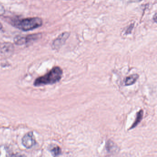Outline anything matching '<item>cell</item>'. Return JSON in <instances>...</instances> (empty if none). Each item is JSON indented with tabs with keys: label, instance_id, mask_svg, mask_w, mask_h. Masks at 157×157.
<instances>
[{
	"label": "cell",
	"instance_id": "cell-1",
	"mask_svg": "<svg viewBox=\"0 0 157 157\" xmlns=\"http://www.w3.org/2000/svg\"><path fill=\"white\" fill-rule=\"evenodd\" d=\"M62 74V70L60 67H53L48 73L37 78L34 85L35 86H41L57 83L61 80Z\"/></svg>",
	"mask_w": 157,
	"mask_h": 157
},
{
	"label": "cell",
	"instance_id": "cell-3",
	"mask_svg": "<svg viewBox=\"0 0 157 157\" xmlns=\"http://www.w3.org/2000/svg\"><path fill=\"white\" fill-rule=\"evenodd\" d=\"M41 36V34L40 33L31 34V35H28L26 36H18L15 38L14 41L16 45H23L27 43L33 42L40 38Z\"/></svg>",
	"mask_w": 157,
	"mask_h": 157
},
{
	"label": "cell",
	"instance_id": "cell-2",
	"mask_svg": "<svg viewBox=\"0 0 157 157\" xmlns=\"http://www.w3.org/2000/svg\"><path fill=\"white\" fill-rule=\"evenodd\" d=\"M42 25V19L39 17L24 18L16 20L14 23L15 27L24 31L33 30L41 26Z\"/></svg>",
	"mask_w": 157,
	"mask_h": 157
},
{
	"label": "cell",
	"instance_id": "cell-4",
	"mask_svg": "<svg viewBox=\"0 0 157 157\" xmlns=\"http://www.w3.org/2000/svg\"><path fill=\"white\" fill-rule=\"evenodd\" d=\"M70 36L69 32H64L60 35L57 38L55 39L53 42V49L54 50L59 49L65 43L66 40Z\"/></svg>",
	"mask_w": 157,
	"mask_h": 157
},
{
	"label": "cell",
	"instance_id": "cell-5",
	"mask_svg": "<svg viewBox=\"0 0 157 157\" xmlns=\"http://www.w3.org/2000/svg\"><path fill=\"white\" fill-rule=\"evenodd\" d=\"M22 144L28 149L31 148L36 144V140L33 135V132H29L26 134L22 139Z\"/></svg>",
	"mask_w": 157,
	"mask_h": 157
},
{
	"label": "cell",
	"instance_id": "cell-14",
	"mask_svg": "<svg viewBox=\"0 0 157 157\" xmlns=\"http://www.w3.org/2000/svg\"><path fill=\"white\" fill-rule=\"evenodd\" d=\"M154 19L155 20V22H156L157 21V14L156 13H155V17L154 18Z\"/></svg>",
	"mask_w": 157,
	"mask_h": 157
},
{
	"label": "cell",
	"instance_id": "cell-10",
	"mask_svg": "<svg viewBox=\"0 0 157 157\" xmlns=\"http://www.w3.org/2000/svg\"><path fill=\"white\" fill-rule=\"evenodd\" d=\"M106 149L109 153L116 151V146L114 143L111 141H108L106 145Z\"/></svg>",
	"mask_w": 157,
	"mask_h": 157
},
{
	"label": "cell",
	"instance_id": "cell-13",
	"mask_svg": "<svg viewBox=\"0 0 157 157\" xmlns=\"http://www.w3.org/2000/svg\"><path fill=\"white\" fill-rule=\"evenodd\" d=\"M10 157H26L25 155L20 154H13Z\"/></svg>",
	"mask_w": 157,
	"mask_h": 157
},
{
	"label": "cell",
	"instance_id": "cell-11",
	"mask_svg": "<svg viewBox=\"0 0 157 157\" xmlns=\"http://www.w3.org/2000/svg\"><path fill=\"white\" fill-rule=\"evenodd\" d=\"M143 0H124L125 2L127 3H137L141 2Z\"/></svg>",
	"mask_w": 157,
	"mask_h": 157
},
{
	"label": "cell",
	"instance_id": "cell-12",
	"mask_svg": "<svg viewBox=\"0 0 157 157\" xmlns=\"http://www.w3.org/2000/svg\"><path fill=\"white\" fill-rule=\"evenodd\" d=\"M134 25H131L130 26L129 28H128L127 30H126V33L127 34H130L133 28Z\"/></svg>",
	"mask_w": 157,
	"mask_h": 157
},
{
	"label": "cell",
	"instance_id": "cell-9",
	"mask_svg": "<svg viewBox=\"0 0 157 157\" xmlns=\"http://www.w3.org/2000/svg\"><path fill=\"white\" fill-rule=\"evenodd\" d=\"M49 151L53 157H57L61 154V149L60 147L57 145L52 147L50 148Z\"/></svg>",
	"mask_w": 157,
	"mask_h": 157
},
{
	"label": "cell",
	"instance_id": "cell-6",
	"mask_svg": "<svg viewBox=\"0 0 157 157\" xmlns=\"http://www.w3.org/2000/svg\"><path fill=\"white\" fill-rule=\"evenodd\" d=\"M11 155V151L7 146H0V157H10Z\"/></svg>",
	"mask_w": 157,
	"mask_h": 157
},
{
	"label": "cell",
	"instance_id": "cell-7",
	"mask_svg": "<svg viewBox=\"0 0 157 157\" xmlns=\"http://www.w3.org/2000/svg\"><path fill=\"white\" fill-rule=\"evenodd\" d=\"M139 76L138 75L134 74L130 75L126 78L125 80V86H129L134 84L138 79Z\"/></svg>",
	"mask_w": 157,
	"mask_h": 157
},
{
	"label": "cell",
	"instance_id": "cell-8",
	"mask_svg": "<svg viewBox=\"0 0 157 157\" xmlns=\"http://www.w3.org/2000/svg\"><path fill=\"white\" fill-rule=\"evenodd\" d=\"M143 110H140V111L137 113L136 119H135L134 122V123L132 125L130 128V130L135 128L140 123V122L141 121L142 119H143Z\"/></svg>",
	"mask_w": 157,
	"mask_h": 157
},
{
	"label": "cell",
	"instance_id": "cell-15",
	"mask_svg": "<svg viewBox=\"0 0 157 157\" xmlns=\"http://www.w3.org/2000/svg\"><path fill=\"white\" fill-rule=\"evenodd\" d=\"M2 25L1 23H0V30L2 29Z\"/></svg>",
	"mask_w": 157,
	"mask_h": 157
}]
</instances>
